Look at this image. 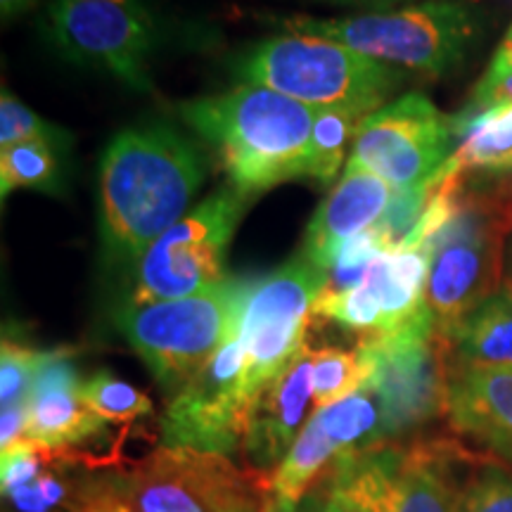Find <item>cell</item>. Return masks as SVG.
I'll return each mask as SVG.
<instances>
[{"label":"cell","instance_id":"cell-22","mask_svg":"<svg viewBox=\"0 0 512 512\" xmlns=\"http://www.w3.org/2000/svg\"><path fill=\"white\" fill-rule=\"evenodd\" d=\"M458 147L448 159L460 174L512 169V105L479 114L463 112L456 119Z\"/></svg>","mask_w":512,"mask_h":512},{"label":"cell","instance_id":"cell-20","mask_svg":"<svg viewBox=\"0 0 512 512\" xmlns=\"http://www.w3.org/2000/svg\"><path fill=\"white\" fill-rule=\"evenodd\" d=\"M446 415L458 434L512 467V366L451 368Z\"/></svg>","mask_w":512,"mask_h":512},{"label":"cell","instance_id":"cell-27","mask_svg":"<svg viewBox=\"0 0 512 512\" xmlns=\"http://www.w3.org/2000/svg\"><path fill=\"white\" fill-rule=\"evenodd\" d=\"M458 512H512V467L477 453L460 491Z\"/></svg>","mask_w":512,"mask_h":512},{"label":"cell","instance_id":"cell-14","mask_svg":"<svg viewBox=\"0 0 512 512\" xmlns=\"http://www.w3.org/2000/svg\"><path fill=\"white\" fill-rule=\"evenodd\" d=\"M430 278V256L420 249H392L384 252L370 268L366 280L347 294L318 299L313 316L377 337L399 330L422 306Z\"/></svg>","mask_w":512,"mask_h":512},{"label":"cell","instance_id":"cell-9","mask_svg":"<svg viewBox=\"0 0 512 512\" xmlns=\"http://www.w3.org/2000/svg\"><path fill=\"white\" fill-rule=\"evenodd\" d=\"M238 190H221L185 214L138 259L131 302H166L226 283V249L238 228Z\"/></svg>","mask_w":512,"mask_h":512},{"label":"cell","instance_id":"cell-29","mask_svg":"<svg viewBox=\"0 0 512 512\" xmlns=\"http://www.w3.org/2000/svg\"><path fill=\"white\" fill-rule=\"evenodd\" d=\"M41 358L43 351L3 337V347H0V406L3 411L27 408Z\"/></svg>","mask_w":512,"mask_h":512},{"label":"cell","instance_id":"cell-21","mask_svg":"<svg viewBox=\"0 0 512 512\" xmlns=\"http://www.w3.org/2000/svg\"><path fill=\"white\" fill-rule=\"evenodd\" d=\"M444 339L451 368L512 366V292L491 294Z\"/></svg>","mask_w":512,"mask_h":512},{"label":"cell","instance_id":"cell-28","mask_svg":"<svg viewBox=\"0 0 512 512\" xmlns=\"http://www.w3.org/2000/svg\"><path fill=\"white\" fill-rule=\"evenodd\" d=\"M384 252H392V249L384 242L377 226L347 242L342 252L337 254V259L332 261V266L325 271V285L318 299H332L354 290L366 280L368 271Z\"/></svg>","mask_w":512,"mask_h":512},{"label":"cell","instance_id":"cell-5","mask_svg":"<svg viewBox=\"0 0 512 512\" xmlns=\"http://www.w3.org/2000/svg\"><path fill=\"white\" fill-rule=\"evenodd\" d=\"M247 287L226 280L185 299L128 302L114 313V323L155 380L174 396L238 335Z\"/></svg>","mask_w":512,"mask_h":512},{"label":"cell","instance_id":"cell-34","mask_svg":"<svg viewBox=\"0 0 512 512\" xmlns=\"http://www.w3.org/2000/svg\"><path fill=\"white\" fill-rule=\"evenodd\" d=\"M332 3H389V0H332Z\"/></svg>","mask_w":512,"mask_h":512},{"label":"cell","instance_id":"cell-3","mask_svg":"<svg viewBox=\"0 0 512 512\" xmlns=\"http://www.w3.org/2000/svg\"><path fill=\"white\" fill-rule=\"evenodd\" d=\"M268 479L221 453L159 446L88 467L86 512H268Z\"/></svg>","mask_w":512,"mask_h":512},{"label":"cell","instance_id":"cell-12","mask_svg":"<svg viewBox=\"0 0 512 512\" xmlns=\"http://www.w3.org/2000/svg\"><path fill=\"white\" fill-rule=\"evenodd\" d=\"M50 38L72 62L102 69L140 93L152 88L147 60L155 22L145 0H53Z\"/></svg>","mask_w":512,"mask_h":512},{"label":"cell","instance_id":"cell-6","mask_svg":"<svg viewBox=\"0 0 512 512\" xmlns=\"http://www.w3.org/2000/svg\"><path fill=\"white\" fill-rule=\"evenodd\" d=\"M512 230V202L503 195H465L451 221L427 242L430 278L425 304L446 337L472 309L498 292L503 240Z\"/></svg>","mask_w":512,"mask_h":512},{"label":"cell","instance_id":"cell-7","mask_svg":"<svg viewBox=\"0 0 512 512\" xmlns=\"http://www.w3.org/2000/svg\"><path fill=\"white\" fill-rule=\"evenodd\" d=\"M283 24L292 34L328 38L377 62L427 76H441L456 67L475 36L470 8L453 0L358 17H287Z\"/></svg>","mask_w":512,"mask_h":512},{"label":"cell","instance_id":"cell-18","mask_svg":"<svg viewBox=\"0 0 512 512\" xmlns=\"http://www.w3.org/2000/svg\"><path fill=\"white\" fill-rule=\"evenodd\" d=\"M475 458L456 439L399 441L384 512H458Z\"/></svg>","mask_w":512,"mask_h":512},{"label":"cell","instance_id":"cell-13","mask_svg":"<svg viewBox=\"0 0 512 512\" xmlns=\"http://www.w3.org/2000/svg\"><path fill=\"white\" fill-rule=\"evenodd\" d=\"M254 394L247 384V354L230 337L211 361L171 396L162 418L164 446L233 456L245 439Z\"/></svg>","mask_w":512,"mask_h":512},{"label":"cell","instance_id":"cell-23","mask_svg":"<svg viewBox=\"0 0 512 512\" xmlns=\"http://www.w3.org/2000/svg\"><path fill=\"white\" fill-rule=\"evenodd\" d=\"M57 147L46 143H19L0 150V192L8 197L19 188L55 192L60 185Z\"/></svg>","mask_w":512,"mask_h":512},{"label":"cell","instance_id":"cell-33","mask_svg":"<svg viewBox=\"0 0 512 512\" xmlns=\"http://www.w3.org/2000/svg\"><path fill=\"white\" fill-rule=\"evenodd\" d=\"M36 0H0V10H3V19L17 17L19 12L29 10Z\"/></svg>","mask_w":512,"mask_h":512},{"label":"cell","instance_id":"cell-31","mask_svg":"<svg viewBox=\"0 0 512 512\" xmlns=\"http://www.w3.org/2000/svg\"><path fill=\"white\" fill-rule=\"evenodd\" d=\"M512 105V76L508 79H482L479 81L475 95H472L470 107H467V114H479L491 110V107H505Z\"/></svg>","mask_w":512,"mask_h":512},{"label":"cell","instance_id":"cell-10","mask_svg":"<svg viewBox=\"0 0 512 512\" xmlns=\"http://www.w3.org/2000/svg\"><path fill=\"white\" fill-rule=\"evenodd\" d=\"M323 285L325 271L299 256L247 287L238 337L247 354V384L254 396L304 351L306 328Z\"/></svg>","mask_w":512,"mask_h":512},{"label":"cell","instance_id":"cell-19","mask_svg":"<svg viewBox=\"0 0 512 512\" xmlns=\"http://www.w3.org/2000/svg\"><path fill=\"white\" fill-rule=\"evenodd\" d=\"M392 197V188L382 178L347 164L344 176L306 228L304 259L316 264L320 271H328L347 242L380 223Z\"/></svg>","mask_w":512,"mask_h":512},{"label":"cell","instance_id":"cell-25","mask_svg":"<svg viewBox=\"0 0 512 512\" xmlns=\"http://www.w3.org/2000/svg\"><path fill=\"white\" fill-rule=\"evenodd\" d=\"M363 119L358 114L337 112V110H318L316 124H313L311 136V171L309 176L316 178L320 185H330L335 181L339 166L347 155V145L356 138Z\"/></svg>","mask_w":512,"mask_h":512},{"label":"cell","instance_id":"cell-1","mask_svg":"<svg viewBox=\"0 0 512 512\" xmlns=\"http://www.w3.org/2000/svg\"><path fill=\"white\" fill-rule=\"evenodd\" d=\"M202 181L200 155L176 131H121L100 164V235L107 256L140 259L183 219Z\"/></svg>","mask_w":512,"mask_h":512},{"label":"cell","instance_id":"cell-8","mask_svg":"<svg viewBox=\"0 0 512 512\" xmlns=\"http://www.w3.org/2000/svg\"><path fill=\"white\" fill-rule=\"evenodd\" d=\"M366 384L380 401L387 441H403L446 413L451 363L427 304L387 335L358 344Z\"/></svg>","mask_w":512,"mask_h":512},{"label":"cell","instance_id":"cell-4","mask_svg":"<svg viewBox=\"0 0 512 512\" xmlns=\"http://www.w3.org/2000/svg\"><path fill=\"white\" fill-rule=\"evenodd\" d=\"M235 72L252 86H266L313 110H337L368 117L382 110L399 74L328 38L273 36L245 53Z\"/></svg>","mask_w":512,"mask_h":512},{"label":"cell","instance_id":"cell-30","mask_svg":"<svg viewBox=\"0 0 512 512\" xmlns=\"http://www.w3.org/2000/svg\"><path fill=\"white\" fill-rule=\"evenodd\" d=\"M19 143H46L57 150H67L69 136L62 128L50 126L48 121L36 117L15 95L3 91V98H0V150Z\"/></svg>","mask_w":512,"mask_h":512},{"label":"cell","instance_id":"cell-26","mask_svg":"<svg viewBox=\"0 0 512 512\" xmlns=\"http://www.w3.org/2000/svg\"><path fill=\"white\" fill-rule=\"evenodd\" d=\"M81 396L93 413L107 422H128L152 415L150 396L107 370H100L81 384Z\"/></svg>","mask_w":512,"mask_h":512},{"label":"cell","instance_id":"cell-32","mask_svg":"<svg viewBox=\"0 0 512 512\" xmlns=\"http://www.w3.org/2000/svg\"><path fill=\"white\" fill-rule=\"evenodd\" d=\"M508 76H512V36L505 38L503 46L498 48L494 62H491L489 72H486L484 79L496 81V79H508Z\"/></svg>","mask_w":512,"mask_h":512},{"label":"cell","instance_id":"cell-35","mask_svg":"<svg viewBox=\"0 0 512 512\" xmlns=\"http://www.w3.org/2000/svg\"><path fill=\"white\" fill-rule=\"evenodd\" d=\"M508 36H512V29H510V34H508Z\"/></svg>","mask_w":512,"mask_h":512},{"label":"cell","instance_id":"cell-11","mask_svg":"<svg viewBox=\"0 0 512 512\" xmlns=\"http://www.w3.org/2000/svg\"><path fill=\"white\" fill-rule=\"evenodd\" d=\"M456 140V119L425 95L408 93L363 119L349 164L406 190L437 176L456 152Z\"/></svg>","mask_w":512,"mask_h":512},{"label":"cell","instance_id":"cell-17","mask_svg":"<svg viewBox=\"0 0 512 512\" xmlns=\"http://www.w3.org/2000/svg\"><path fill=\"white\" fill-rule=\"evenodd\" d=\"M311 401V349L304 347L283 373L264 384L254 396L240 448L247 470L266 479L273 475L275 467L290 453L294 439L304 430Z\"/></svg>","mask_w":512,"mask_h":512},{"label":"cell","instance_id":"cell-15","mask_svg":"<svg viewBox=\"0 0 512 512\" xmlns=\"http://www.w3.org/2000/svg\"><path fill=\"white\" fill-rule=\"evenodd\" d=\"M72 349L43 351L27 403L24 437L88 456L114 439L110 422L86 406Z\"/></svg>","mask_w":512,"mask_h":512},{"label":"cell","instance_id":"cell-24","mask_svg":"<svg viewBox=\"0 0 512 512\" xmlns=\"http://www.w3.org/2000/svg\"><path fill=\"white\" fill-rule=\"evenodd\" d=\"M311 382L313 403L318 408L347 399L366 384L361 356H358V351H344L337 347L311 349Z\"/></svg>","mask_w":512,"mask_h":512},{"label":"cell","instance_id":"cell-16","mask_svg":"<svg viewBox=\"0 0 512 512\" xmlns=\"http://www.w3.org/2000/svg\"><path fill=\"white\" fill-rule=\"evenodd\" d=\"M86 479L72 451L24 437L0 456L3 512H86Z\"/></svg>","mask_w":512,"mask_h":512},{"label":"cell","instance_id":"cell-2","mask_svg":"<svg viewBox=\"0 0 512 512\" xmlns=\"http://www.w3.org/2000/svg\"><path fill=\"white\" fill-rule=\"evenodd\" d=\"M181 114L214 145L240 195L309 176L318 110L304 102L245 83L214 98L185 102Z\"/></svg>","mask_w":512,"mask_h":512}]
</instances>
